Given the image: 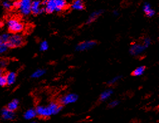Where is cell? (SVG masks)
Instances as JSON below:
<instances>
[{
  "label": "cell",
  "mask_w": 159,
  "mask_h": 123,
  "mask_svg": "<svg viewBox=\"0 0 159 123\" xmlns=\"http://www.w3.org/2000/svg\"><path fill=\"white\" fill-rule=\"evenodd\" d=\"M62 109V104L56 103H50L46 106H39L35 111L37 114L41 117L47 118L58 114Z\"/></svg>",
  "instance_id": "cell-1"
},
{
  "label": "cell",
  "mask_w": 159,
  "mask_h": 123,
  "mask_svg": "<svg viewBox=\"0 0 159 123\" xmlns=\"http://www.w3.org/2000/svg\"><path fill=\"white\" fill-rule=\"evenodd\" d=\"M67 6L66 0H48L45 2V11L48 13L54 12H61Z\"/></svg>",
  "instance_id": "cell-2"
},
{
  "label": "cell",
  "mask_w": 159,
  "mask_h": 123,
  "mask_svg": "<svg viewBox=\"0 0 159 123\" xmlns=\"http://www.w3.org/2000/svg\"><path fill=\"white\" fill-rule=\"evenodd\" d=\"M8 27L10 32L13 33H19L24 29L23 24L16 18H11L8 20Z\"/></svg>",
  "instance_id": "cell-3"
},
{
  "label": "cell",
  "mask_w": 159,
  "mask_h": 123,
  "mask_svg": "<svg viewBox=\"0 0 159 123\" xmlns=\"http://www.w3.org/2000/svg\"><path fill=\"white\" fill-rule=\"evenodd\" d=\"M18 10L23 16H28L31 13V6L32 0H18Z\"/></svg>",
  "instance_id": "cell-4"
},
{
  "label": "cell",
  "mask_w": 159,
  "mask_h": 123,
  "mask_svg": "<svg viewBox=\"0 0 159 123\" xmlns=\"http://www.w3.org/2000/svg\"><path fill=\"white\" fill-rule=\"evenodd\" d=\"M23 42V38L21 35H19L18 33H14L10 37V38L7 43L9 47L15 48L21 46Z\"/></svg>",
  "instance_id": "cell-5"
},
{
  "label": "cell",
  "mask_w": 159,
  "mask_h": 123,
  "mask_svg": "<svg viewBox=\"0 0 159 123\" xmlns=\"http://www.w3.org/2000/svg\"><path fill=\"white\" fill-rule=\"evenodd\" d=\"M147 48L143 43H134L129 48V53L133 56H139L142 55Z\"/></svg>",
  "instance_id": "cell-6"
},
{
  "label": "cell",
  "mask_w": 159,
  "mask_h": 123,
  "mask_svg": "<svg viewBox=\"0 0 159 123\" xmlns=\"http://www.w3.org/2000/svg\"><path fill=\"white\" fill-rule=\"evenodd\" d=\"M78 100V95L74 93L64 95L60 99V104L62 105H69L75 103Z\"/></svg>",
  "instance_id": "cell-7"
},
{
  "label": "cell",
  "mask_w": 159,
  "mask_h": 123,
  "mask_svg": "<svg viewBox=\"0 0 159 123\" xmlns=\"http://www.w3.org/2000/svg\"><path fill=\"white\" fill-rule=\"evenodd\" d=\"M96 45V42L93 40H87L79 43L76 46V51L78 52H84L93 48Z\"/></svg>",
  "instance_id": "cell-8"
},
{
  "label": "cell",
  "mask_w": 159,
  "mask_h": 123,
  "mask_svg": "<svg viewBox=\"0 0 159 123\" xmlns=\"http://www.w3.org/2000/svg\"><path fill=\"white\" fill-rule=\"evenodd\" d=\"M45 11L41 0H32L31 6V13L34 15H39Z\"/></svg>",
  "instance_id": "cell-9"
},
{
  "label": "cell",
  "mask_w": 159,
  "mask_h": 123,
  "mask_svg": "<svg viewBox=\"0 0 159 123\" xmlns=\"http://www.w3.org/2000/svg\"><path fill=\"white\" fill-rule=\"evenodd\" d=\"M143 10L145 14L149 18L153 17L155 15V10L151 7L150 5L148 3H145V5L143 7Z\"/></svg>",
  "instance_id": "cell-10"
},
{
  "label": "cell",
  "mask_w": 159,
  "mask_h": 123,
  "mask_svg": "<svg viewBox=\"0 0 159 123\" xmlns=\"http://www.w3.org/2000/svg\"><path fill=\"white\" fill-rule=\"evenodd\" d=\"M71 8L74 10L81 11L84 8V5L83 0H74L73 2Z\"/></svg>",
  "instance_id": "cell-11"
},
{
  "label": "cell",
  "mask_w": 159,
  "mask_h": 123,
  "mask_svg": "<svg viewBox=\"0 0 159 123\" xmlns=\"http://www.w3.org/2000/svg\"><path fill=\"white\" fill-rule=\"evenodd\" d=\"M2 116L6 120H11L14 119L15 114L13 111L6 108L2 111Z\"/></svg>",
  "instance_id": "cell-12"
},
{
  "label": "cell",
  "mask_w": 159,
  "mask_h": 123,
  "mask_svg": "<svg viewBox=\"0 0 159 123\" xmlns=\"http://www.w3.org/2000/svg\"><path fill=\"white\" fill-rule=\"evenodd\" d=\"M37 116L35 109H30L26 111L24 114V118L26 120H31L34 119Z\"/></svg>",
  "instance_id": "cell-13"
},
{
  "label": "cell",
  "mask_w": 159,
  "mask_h": 123,
  "mask_svg": "<svg viewBox=\"0 0 159 123\" xmlns=\"http://www.w3.org/2000/svg\"><path fill=\"white\" fill-rule=\"evenodd\" d=\"M113 94V90L111 89H107L102 92L100 95V100L101 101H105L110 99Z\"/></svg>",
  "instance_id": "cell-14"
},
{
  "label": "cell",
  "mask_w": 159,
  "mask_h": 123,
  "mask_svg": "<svg viewBox=\"0 0 159 123\" xmlns=\"http://www.w3.org/2000/svg\"><path fill=\"white\" fill-rule=\"evenodd\" d=\"M102 13V11L101 10H98V11H96L94 12H93L88 18V21H87V23H91L93 22H94V21H96L99 16Z\"/></svg>",
  "instance_id": "cell-15"
},
{
  "label": "cell",
  "mask_w": 159,
  "mask_h": 123,
  "mask_svg": "<svg viewBox=\"0 0 159 123\" xmlns=\"http://www.w3.org/2000/svg\"><path fill=\"white\" fill-rule=\"evenodd\" d=\"M6 77L7 81V84L12 85L15 82V81L16 79V75L15 72H10L6 76Z\"/></svg>",
  "instance_id": "cell-16"
},
{
  "label": "cell",
  "mask_w": 159,
  "mask_h": 123,
  "mask_svg": "<svg viewBox=\"0 0 159 123\" xmlns=\"http://www.w3.org/2000/svg\"><path fill=\"white\" fill-rule=\"evenodd\" d=\"M145 71V66H140L136 68L133 72H132V75L135 77H140L142 76Z\"/></svg>",
  "instance_id": "cell-17"
},
{
  "label": "cell",
  "mask_w": 159,
  "mask_h": 123,
  "mask_svg": "<svg viewBox=\"0 0 159 123\" xmlns=\"http://www.w3.org/2000/svg\"><path fill=\"white\" fill-rule=\"evenodd\" d=\"M19 105V102L18 100L16 99H14L13 101H11L8 105L7 108L12 111H15V110L17 109Z\"/></svg>",
  "instance_id": "cell-18"
},
{
  "label": "cell",
  "mask_w": 159,
  "mask_h": 123,
  "mask_svg": "<svg viewBox=\"0 0 159 123\" xmlns=\"http://www.w3.org/2000/svg\"><path fill=\"white\" fill-rule=\"evenodd\" d=\"M45 73V70L43 69H38L35 70L32 75V77L34 79H38L42 77Z\"/></svg>",
  "instance_id": "cell-19"
},
{
  "label": "cell",
  "mask_w": 159,
  "mask_h": 123,
  "mask_svg": "<svg viewBox=\"0 0 159 123\" xmlns=\"http://www.w3.org/2000/svg\"><path fill=\"white\" fill-rule=\"evenodd\" d=\"M48 43L47 41H43L40 45V50L42 52H45L48 49Z\"/></svg>",
  "instance_id": "cell-20"
},
{
  "label": "cell",
  "mask_w": 159,
  "mask_h": 123,
  "mask_svg": "<svg viewBox=\"0 0 159 123\" xmlns=\"http://www.w3.org/2000/svg\"><path fill=\"white\" fill-rule=\"evenodd\" d=\"M8 45L7 43H2L1 45H0V54H2L5 52H6L8 48Z\"/></svg>",
  "instance_id": "cell-21"
},
{
  "label": "cell",
  "mask_w": 159,
  "mask_h": 123,
  "mask_svg": "<svg viewBox=\"0 0 159 123\" xmlns=\"http://www.w3.org/2000/svg\"><path fill=\"white\" fill-rule=\"evenodd\" d=\"M7 84V81L6 76L3 75L0 76V86H5Z\"/></svg>",
  "instance_id": "cell-22"
},
{
  "label": "cell",
  "mask_w": 159,
  "mask_h": 123,
  "mask_svg": "<svg viewBox=\"0 0 159 123\" xmlns=\"http://www.w3.org/2000/svg\"><path fill=\"white\" fill-rule=\"evenodd\" d=\"M3 7L6 10H10L12 7V3H11L9 1H5L3 3Z\"/></svg>",
  "instance_id": "cell-23"
},
{
  "label": "cell",
  "mask_w": 159,
  "mask_h": 123,
  "mask_svg": "<svg viewBox=\"0 0 159 123\" xmlns=\"http://www.w3.org/2000/svg\"><path fill=\"white\" fill-rule=\"evenodd\" d=\"M121 77L120 76H116L113 77V79H111L109 82H108V84L109 85H113L115 84H116L120 79Z\"/></svg>",
  "instance_id": "cell-24"
},
{
  "label": "cell",
  "mask_w": 159,
  "mask_h": 123,
  "mask_svg": "<svg viewBox=\"0 0 159 123\" xmlns=\"http://www.w3.org/2000/svg\"><path fill=\"white\" fill-rule=\"evenodd\" d=\"M151 43H152L151 39H150V38H148V37L145 38L143 40V44L147 48H148V47L150 45Z\"/></svg>",
  "instance_id": "cell-25"
},
{
  "label": "cell",
  "mask_w": 159,
  "mask_h": 123,
  "mask_svg": "<svg viewBox=\"0 0 159 123\" xmlns=\"http://www.w3.org/2000/svg\"><path fill=\"white\" fill-rule=\"evenodd\" d=\"M1 37H2V39L3 42L7 43V42L8 41V40H9V38H10V35L8 33H5V34H3V35H2Z\"/></svg>",
  "instance_id": "cell-26"
},
{
  "label": "cell",
  "mask_w": 159,
  "mask_h": 123,
  "mask_svg": "<svg viewBox=\"0 0 159 123\" xmlns=\"http://www.w3.org/2000/svg\"><path fill=\"white\" fill-rule=\"evenodd\" d=\"M118 104H119V102H118V101L115 100V101H111V102L109 104V106H110V108H115V107L117 106Z\"/></svg>",
  "instance_id": "cell-27"
},
{
  "label": "cell",
  "mask_w": 159,
  "mask_h": 123,
  "mask_svg": "<svg viewBox=\"0 0 159 123\" xmlns=\"http://www.w3.org/2000/svg\"><path fill=\"white\" fill-rule=\"evenodd\" d=\"M113 14H114V15H115V16H118V12L117 11H115L114 12H113Z\"/></svg>",
  "instance_id": "cell-28"
},
{
  "label": "cell",
  "mask_w": 159,
  "mask_h": 123,
  "mask_svg": "<svg viewBox=\"0 0 159 123\" xmlns=\"http://www.w3.org/2000/svg\"><path fill=\"white\" fill-rule=\"evenodd\" d=\"M0 64H1V65H2V66H5L6 65V62H2L1 63H0Z\"/></svg>",
  "instance_id": "cell-29"
},
{
  "label": "cell",
  "mask_w": 159,
  "mask_h": 123,
  "mask_svg": "<svg viewBox=\"0 0 159 123\" xmlns=\"http://www.w3.org/2000/svg\"><path fill=\"white\" fill-rule=\"evenodd\" d=\"M2 43H3V41H2V37L0 36V45H1Z\"/></svg>",
  "instance_id": "cell-30"
},
{
  "label": "cell",
  "mask_w": 159,
  "mask_h": 123,
  "mask_svg": "<svg viewBox=\"0 0 159 123\" xmlns=\"http://www.w3.org/2000/svg\"><path fill=\"white\" fill-rule=\"evenodd\" d=\"M2 73H3V70H2V68H0V76L2 75Z\"/></svg>",
  "instance_id": "cell-31"
},
{
  "label": "cell",
  "mask_w": 159,
  "mask_h": 123,
  "mask_svg": "<svg viewBox=\"0 0 159 123\" xmlns=\"http://www.w3.org/2000/svg\"><path fill=\"white\" fill-rule=\"evenodd\" d=\"M43 2H47V1H48V0H43Z\"/></svg>",
  "instance_id": "cell-32"
}]
</instances>
